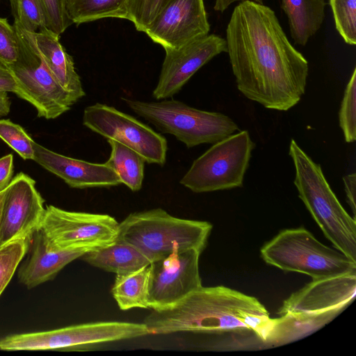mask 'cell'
Segmentation results:
<instances>
[{"mask_svg": "<svg viewBox=\"0 0 356 356\" xmlns=\"http://www.w3.org/2000/svg\"><path fill=\"white\" fill-rule=\"evenodd\" d=\"M81 257L90 265L116 275L133 272L151 264L136 248L118 239L108 245L88 251Z\"/></svg>", "mask_w": 356, "mask_h": 356, "instance_id": "21", "label": "cell"}, {"mask_svg": "<svg viewBox=\"0 0 356 356\" xmlns=\"http://www.w3.org/2000/svg\"><path fill=\"white\" fill-rule=\"evenodd\" d=\"M356 273L313 280L285 300L279 314H317L345 309L354 300Z\"/></svg>", "mask_w": 356, "mask_h": 356, "instance_id": "16", "label": "cell"}, {"mask_svg": "<svg viewBox=\"0 0 356 356\" xmlns=\"http://www.w3.org/2000/svg\"><path fill=\"white\" fill-rule=\"evenodd\" d=\"M111 147L109 159L105 163L112 168L134 192L141 189L144 179L145 159L138 152L113 140H107Z\"/></svg>", "mask_w": 356, "mask_h": 356, "instance_id": "24", "label": "cell"}, {"mask_svg": "<svg viewBox=\"0 0 356 356\" xmlns=\"http://www.w3.org/2000/svg\"><path fill=\"white\" fill-rule=\"evenodd\" d=\"M11 102L7 92H0V117L8 114L10 109Z\"/></svg>", "mask_w": 356, "mask_h": 356, "instance_id": "38", "label": "cell"}, {"mask_svg": "<svg viewBox=\"0 0 356 356\" xmlns=\"http://www.w3.org/2000/svg\"><path fill=\"white\" fill-rule=\"evenodd\" d=\"M42 2L46 28L60 35L72 24L66 12L65 0H42Z\"/></svg>", "mask_w": 356, "mask_h": 356, "instance_id": "33", "label": "cell"}, {"mask_svg": "<svg viewBox=\"0 0 356 356\" xmlns=\"http://www.w3.org/2000/svg\"><path fill=\"white\" fill-rule=\"evenodd\" d=\"M345 192L347 197V202L352 209L354 218H355V188H356V174L353 172L343 177Z\"/></svg>", "mask_w": 356, "mask_h": 356, "instance_id": "35", "label": "cell"}, {"mask_svg": "<svg viewBox=\"0 0 356 356\" xmlns=\"http://www.w3.org/2000/svg\"><path fill=\"white\" fill-rule=\"evenodd\" d=\"M16 83L10 71L0 64V92H14Z\"/></svg>", "mask_w": 356, "mask_h": 356, "instance_id": "36", "label": "cell"}, {"mask_svg": "<svg viewBox=\"0 0 356 356\" xmlns=\"http://www.w3.org/2000/svg\"><path fill=\"white\" fill-rule=\"evenodd\" d=\"M260 252L267 264L313 280L356 273V261L321 243L303 227L282 230Z\"/></svg>", "mask_w": 356, "mask_h": 356, "instance_id": "6", "label": "cell"}, {"mask_svg": "<svg viewBox=\"0 0 356 356\" xmlns=\"http://www.w3.org/2000/svg\"><path fill=\"white\" fill-rule=\"evenodd\" d=\"M253 1L257 3L264 4L263 0H215L213 8L216 11L224 12L232 3L235 1Z\"/></svg>", "mask_w": 356, "mask_h": 356, "instance_id": "37", "label": "cell"}, {"mask_svg": "<svg viewBox=\"0 0 356 356\" xmlns=\"http://www.w3.org/2000/svg\"><path fill=\"white\" fill-rule=\"evenodd\" d=\"M148 334L143 323L101 321L52 330L16 334L0 339L3 350H79Z\"/></svg>", "mask_w": 356, "mask_h": 356, "instance_id": "9", "label": "cell"}, {"mask_svg": "<svg viewBox=\"0 0 356 356\" xmlns=\"http://www.w3.org/2000/svg\"><path fill=\"white\" fill-rule=\"evenodd\" d=\"M6 190V189H5L4 191H3L2 192L0 193V216H1V207H2L3 200V198H4Z\"/></svg>", "mask_w": 356, "mask_h": 356, "instance_id": "39", "label": "cell"}, {"mask_svg": "<svg viewBox=\"0 0 356 356\" xmlns=\"http://www.w3.org/2000/svg\"><path fill=\"white\" fill-rule=\"evenodd\" d=\"M158 83L153 96L161 100L173 97L191 77L213 57L227 51L226 40L207 34L175 49H165Z\"/></svg>", "mask_w": 356, "mask_h": 356, "instance_id": "14", "label": "cell"}, {"mask_svg": "<svg viewBox=\"0 0 356 356\" xmlns=\"http://www.w3.org/2000/svg\"><path fill=\"white\" fill-rule=\"evenodd\" d=\"M149 264L137 270L118 274L111 293L122 310L149 308Z\"/></svg>", "mask_w": 356, "mask_h": 356, "instance_id": "23", "label": "cell"}, {"mask_svg": "<svg viewBox=\"0 0 356 356\" xmlns=\"http://www.w3.org/2000/svg\"><path fill=\"white\" fill-rule=\"evenodd\" d=\"M27 252L29 257L18 270V278L22 284L31 289L54 279L67 264L87 252L54 248L39 226L31 236Z\"/></svg>", "mask_w": 356, "mask_h": 356, "instance_id": "18", "label": "cell"}, {"mask_svg": "<svg viewBox=\"0 0 356 356\" xmlns=\"http://www.w3.org/2000/svg\"><path fill=\"white\" fill-rule=\"evenodd\" d=\"M343 309L317 314H285L273 318L266 345L278 346L302 339L331 321Z\"/></svg>", "mask_w": 356, "mask_h": 356, "instance_id": "20", "label": "cell"}, {"mask_svg": "<svg viewBox=\"0 0 356 356\" xmlns=\"http://www.w3.org/2000/svg\"><path fill=\"white\" fill-rule=\"evenodd\" d=\"M83 124L107 140L118 141L138 152L148 163L165 165V137L135 118L106 104L96 103L83 111Z\"/></svg>", "mask_w": 356, "mask_h": 356, "instance_id": "11", "label": "cell"}, {"mask_svg": "<svg viewBox=\"0 0 356 356\" xmlns=\"http://www.w3.org/2000/svg\"><path fill=\"white\" fill-rule=\"evenodd\" d=\"M289 156L295 168L298 196L337 250L356 261V221L343 209L326 180L321 166L291 139Z\"/></svg>", "mask_w": 356, "mask_h": 356, "instance_id": "3", "label": "cell"}, {"mask_svg": "<svg viewBox=\"0 0 356 356\" xmlns=\"http://www.w3.org/2000/svg\"><path fill=\"white\" fill-rule=\"evenodd\" d=\"M201 252L175 250L149 264V308L172 305L202 286L199 270Z\"/></svg>", "mask_w": 356, "mask_h": 356, "instance_id": "12", "label": "cell"}, {"mask_svg": "<svg viewBox=\"0 0 356 356\" xmlns=\"http://www.w3.org/2000/svg\"><path fill=\"white\" fill-rule=\"evenodd\" d=\"M18 42L15 29L7 19L0 17V64L7 68L13 65L18 57Z\"/></svg>", "mask_w": 356, "mask_h": 356, "instance_id": "32", "label": "cell"}, {"mask_svg": "<svg viewBox=\"0 0 356 356\" xmlns=\"http://www.w3.org/2000/svg\"><path fill=\"white\" fill-rule=\"evenodd\" d=\"M325 0H282L294 42L305 46L320 29L325 16Z\"/></svg>", "mask_w": 356, "mask_h": 356, "instance_id": "22", "label": "cell"}, {"mask_svg": "<svg viewBox=\"0 0 356 356\" xmlns=\"http://www.w3.org/2000/svg\"><path fill=\"white\" fill-rule=\"evenodd\" d=\"M14 22L26 31L34 33L46 27L42 0H10Z\"/></svg>", "mask_w": 356, "mask_h": 356, "instance_id": "27", "label": "cell"}, {"mask_svg": "<svg viewBox=\"0 0 356 356\" xmlns=\"http://www.w3.org/2000/svg\"><path fill=\"white\" fill-rule=\"evenodd\" d=\"M44 200L35 181L21 172L7 187L0 216V246L17 238L29 237L41 222Z\"/></svg>", "mask_w": 356, "mask_h": 356, "instance_id": "15", "label": "cell"}, {"mask_svg": "<svg viewBox=\"0 0 356 356\" xmlns=\"http://www.w3.org/2000/svg\"><path fill=\"white\" fill-rule=\"evenodd\" d=\"M225 40L237 88L245 97L280 111L300 101L308 62L290 43L271 8L241 2L231 15Z\"/></svg>", "mask_w": 356, "mask_h": 356, "instance_id": "1", "label": "cell"}, {"mask_svg": "<svg viewBox=\"0 0 356 356\" xmlns=\"http://www.w3.org/2000/svg\"><path fill=\"white\" fill-rule=\"evenodd\" d=\"M209 29L203 0H165L144 33L165 50L207 35Z\"/></svg>", "mask_w": 356, "mask_h": 356, "instance_id": "13", "label": "cell"}, {"mask_svg": "<svg viewBox=\"0 0 356 356\" xmlns=\"http://www.w3.org/2000/svg\"><path fill=\"white\" fill-rule=\"evenodd\" d=\"M165 0H128L124 19L131 21L138 31L144 32Z\"/></svg>", "mask_w": 356, "mask_h": 356, "instance_id": "31", "label": "cell"}, {"mask_svg": "<svg viewBox=\"0 0 356 356\" xmlns=\"http://www.w3.org/2000/svg\"><path fill=\"white\" fill-rule=\"evenodd\" d=\"M31 236L13 240L0 246V296L27 254Z\"/></svg>", "mask_w": 356, "mask_h": 356, "instance_id": "26", "label": "cell"}, {"mask_svg": "<svg viewBox=\"0 0 356 356\" xmlns=\"http://www.w3.org/2000/svg\"><path fill=\"white\" fill-rule=\"evenodd\" d=\"M116 219L108 214L45 208L40 224L54 248L86 252L114 243L118 237Z\"/></svg>", "mask_w": 356, "mask_h": 356, "instance_id": "10", "label": "cell"}, {"mask_svg": "<svg viewBox=\"0 0 356 356\" xmlns=\"http://www.w3.org/2000/svg\"><path fill=\"white\" fill-rule=\"evenodd\" d=\"M128 0H65L68 17L81 24L111 17L124 19Z\"/></svg>", "mask_w": 356, "mask_h": 356, "instance_id": "25", "label": "cell"}, {"mask_svg": "<svg viewBox=\"0 0 356 356\" xmlns=\"http://www.w3.org/2000/svg\"><path fill=\"white\" fill-rule=\"evenodd\" d=\"M13 175V156L11 154L0 158V193L9 186Z\"/></svg>", "mask_w": 356, "mask_h": 356, "instance_id": "34", "label": "cell"}, {"mask_svg": "<svg viewBox=\"0 0 356 356\" xmlns=\"http://www.w3.org/2000/svg\"><path fill=\"white\" fill-rule=\"evenodd\" d=\"M212 225L175 217L156 208L130 213L119 226L118 240L138 250L151 262L175 250H204Z\"/></svg>", "mask_w": 356, "mask_h": 356, "instance_id": "4", "label": "cell"}, {"mask_svg": "<svg viewBox=\"0 0 356 356\" xmlns=\"http://www.w3.org/2000/svg\"><path fill=\"white\" fill-rule=\"evenodd\" d=\"M122 100L136 114L161 132L173 135L188 148L214 144L239 130L236 123L225 114L200 110L180 101Z\"/></svg>", "mask_w": 356, "mask_h": 356, "instance_id": "5", "label": "cell"}, {"mask_svg": "<svg viewBox=\"0 0 356 356\" xmlns=\"http://www.w3.org/2000/svg\"><path fill=\"white\" fill-rule=\"evenodd\" d=\"M36 46L52 76L76 101L86 95L72 58L59 41L60 35L46 27L34 32Z\"/></svg>", "mask_w": 356, "mask_h": 356, "instance_id": "19", "label": "cell"}, {"mask_svg": "<svg viewBox=\"0 0 356 356\" xmlns=\"http://www.w3.org/2000/svg\"><path fill=\"white\" fill-rule=\"evenodd\" d=\"M143 323L148 334L248 332L265 343L273 318L254 297L224 286H202L172 305L152 309Z\"/></svg>", "mask_w": 356, "mask_h": 356, "instance_id": "2", "label": "cell"}, {"mask_svg": "<svg viewBox=\"0 0 356 356\" xmlns=\"http://www.w3.org/2000/svg\"><path fill=\"white\" fill-rule=\"evenodd\" d=\"M33 161L74 188H108L121 184L105 163H94L54 152L33 140Z\"/></svg>", "mask_w": 356, "mask_h": 356, "instance_id": "17", "label": "cell"}, {"mask_svg": "<svg viewBox=\"0 0 356 356\" xmlns=\"http://www.w3.org/2000/svg\"><path fill=\"white\" fill-rule=\"evenodd\" d=\"M356 68L345 89L339 112V126L346 143L356 140Z\"/></svg>", "mask_w": 356, "mask_h": 356, "instance_id": "28", "label": "cell"}, {"mask_svg": "<svg viewBox=\"0 0 356 356\" xmlns=\"http://www.w3.org/2000/svg\"><path fill=\"white\" fill-rule=\"evenodd\" d=\"M254 147L247 130L233 134L196 159L180 184L194 193L242 187Z\"/></svg>", "mask_w": 356, "mask_h": 356, "instance_id": "8", "label": "cell"}, {"mask_svg": "<svg viewBox=\"0 0 356 356\" xmlns=\"http://www.w3.org/2000/svg\"><path fill=\"white\" fill-rule=\"evenodd\" d=\"M0 138L23 159H33V140L19 124L9 120H0Z\"/></svg>", "mask_w": 356, "mask_h": 356, "instance_id": "30", "label": "cell"}, {"mask_svg": "<svg viewBox=\"0 0 356 356\" xmlns=\"http://www.w3.org/2000/svg\"><path fill=\"white\" fill-rule=\"evenodd\" d=\"M336 29L344 41L356 44V0H330Z\"/></svg>", "mask_w": 356, "mask_h": 356, "instance_id": "29", "label": "cell"}, {"mask_svg": "<svg viewBox=\"0 0 356 356\" xmlns=\"http://www.w3.org/2000/svg\"><path fill=\"white\" fill-rule=\"evenodd\" d=\"M19 47L16 62L8 69L16 83L15 94L33 105L38 116L55 119L77 101L56 81L35 41L34 33L13 24Z\"/></svg>", "mask_w": 356, "mask_h": 356, "instance_id": "7", "label": "cell"}]
</instances>
